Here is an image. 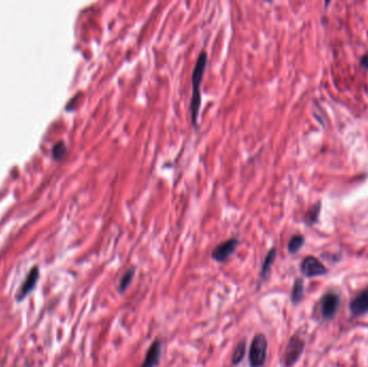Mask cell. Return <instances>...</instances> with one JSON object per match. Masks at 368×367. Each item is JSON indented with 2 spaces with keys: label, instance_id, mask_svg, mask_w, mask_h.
Masks as SVG:
<instances>
[{
  "label": "cell",
  "instance_id": "1",
  "mask_svg": "<svg viewBox=\"0 0 368 367\" xmlns=\"http://www.w3.org/2000/svg\"><path fill=\"white\" fill-rule=\"evenodd\" d=\"M208 56L205 51L199 53L198 58L196 60V64L194 67L193 73H192V85H193V94H192L191 105H190V113H191V121L193 125H196L198 114H199L200 109V84L202 81V77L205 75L206 65H207Z\"/></svg>",
  "mask_w": 368,
  "mask_h": 367
},
{
  "label": "cell",
  "instance_id": "2",
  "mask_svg": "<svg viewBox=\"0 0 368 367\" xmlns=\"http://www.w3.org/2000/svg\"><path fill=\"white\" fill-rule=\"evenodd\" d=\"M268 340L262 333L255 334L249 348V365L250 367H263L267 360Z\"/></svg>",
  "mask_w": 368,
  "mask_h": 367
},
{
  "label": "cell",
  "instance_id": "3",
  "mask_svg": "<svg viewBox=\"0 0 368 367\" xmlns=\"http://www.w3.org/2000/svg\"><path fill=\"white\" fill-rule=\"evenodd\" d=\"M305 349V340L301 334H294L290 339H288L284 352H283L281 364L283 367H293L298 360L301 359Z\"/></svg>",
  "mask_w": 368,
  "mask_h": 367
},
{
  "label": "cell",
  "instance_id": "4",
  "mask_svg": "<svg viewBox=\"0 0 368 367\" xmlns=\"http://www.w3.org/2000/svg\"><path fill=\"white\" fill-rule=\"evenodd\" d=\"M239 246V240L230 238L219 244L211 252V258L214 262L224 264L228 261Z\"/></svg>",
  "mask_w": 368,
  "mask_h": 367
},
{
  "label": "cell",
  "instance_id": "5",
  "mask_svg": "<svg viewBox=\"0 0 368 367\" xmlns=\"http://www.w3.org/2000/svg\"><path fill=\"white\" fill-rule=\"evenodd\" d=\"M340 306V297L335 292H328L320 301V309L322 317L326 320L333 319Z\"/></svg>",
  "mask_w": 368,
  "mask_h": 367
},
{
  "label": "cell",
  "instance_id": "6",
  "mask_svg": "<svg viewBox=\"0 0 368 367\" xmlns=\"http://www.w3.org/2000/svg\"><path fill=\"white\" fill-rule=\"evenodd\" d=\"M301 270L303 275L307 278L323 276L327 273L326 267L314 256L305 257L301 264Z\"/></svg>",
  "mask_w": 368,
  "mask_h": 367
},
{
  "label": "cell",
  "instance_id": "7",
  "mask_svg": "<svg viewBox=\"0 0 368 367\" xmlns=\"http://www.w3.org/2000/svg\"><path fill=\"white\" fill-rule=\"evenodd\" d=\"M163 352V343L160 338H155L152 341L148 351L145 353V357L142 364L140 367H157L161 362Z\"/></svg>",
  "mask_w": 368,
  "mask_h": 367
},
{
  "label": "cell",
  "instance_id": "8",
  "mask_svg": "<svg viewBox=\"0 0 368 367\" xmlns=\"http://www.w3.org/2000/svg\"><path fill=\"white\" fill-rule=\"evenodd\" d=\"M350 312L353 317H360L368 312V287L351 301Z\"/></svg>",
  "mask_w": 368,
  "mask_h": 367
},
{
  "label": "cell",
  "instance_id": "9",
  "mask_svg": "<svg viewBox=\"0 0 368 367\" xmlns=\"http://www.w3.org/2000/svg\"><path fill=\"white\" fill-rule=\"evenodd\" d=\"M277 257V250L276 248H271V249L266 254L264 257V261L262 263V267H260V273H259V278L260 280L266 281L269 278V275L273 268V265L276 261Z\"/></svg>",
  "mask_w": 368,
  "mask_h": 367
},
{
  "label": "cell",
  "instance_id": "10",
  "mask_svg": "<svg viewBox=\"0 0 368 367\" xmlns=\"http://www.w3.org/2000/svg\"><path fill=\"white\" fill-rule=\"evenodd\" d=\"M246 353H247V339L245 337V338H242V339H240L236 344L233 355H231V365L233 366L239 365L243 361V359H245Z\"/></svg>",
  "mask_w": 368,
  "mask_h": 367
},
{
  "label": "cell",
  "instance_id": "11",
  "mask_svg": "<svg viewBox=\"0 0 368 367\" xmlns=\"http://www.w3.org/2000/svg\"><path fill=\"white\" fill-rule=\"evenodd\" d=\"M305 294V284L302 278H296L294 281L291 293V301L294 305H297L303 301Z\"/></svg>",
  "mask_w": 368,
  "mask_h": 367
},
{
  "label": "cell",
  "instance_id": "12",
  "mask_svg": "<svg viewBox=\"0 0 368 367\" xmlns=\"http://www.w3.org/2000/svg\"><path fill=\"white\" fill-rule=\"evenodd\" d=\"M136 270H137L136 266L129 267L128 269L125 270V273H124L123 276L121 277L120 283H118V289H117L118 292L121 293V294H123V293H125L126 290L128 289V286L130 284H132L133 279H134V277L136 275Z\"/></svg>",
  "mask_w": 368,
  "mask_h": 367
},
{
  "label": "cell",
  "instance_id": "13",
  "mask_svg": "<svg viewBox=\"0 0 368 367\" xmlns=\"http://www.w3.org/2000/svg\"><path fill=\"white\" fill-rule=\"evenodd\" d=\"M305 244V238L302 235H295L288 240L287 244V251L290 254H295L302 249V247Z\"/></svg>",
  "mask_w": 368,
  "mask_h": 367
},
{
  "label": "cell",
  "instance_id": "14",
  "mask_svg": "<svg viewBox=\"0 0 368 367\" xmlns=\"http://www.w3.org/2000/svg\"><path fill=\"white\" fill-rule=\"evenodd\" d=\"M37 278H38L37 269H35V270L32 269L30 275L28 276V279L26 280L24 285L22 286V294H21V296H24L25 294H27V293L31 290V287L33 286V284H35V282H36Z\"/></svg>",
  "mask_w": 368,
  "mask_h": 367
}]
</instances>
